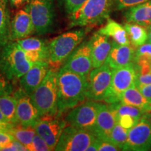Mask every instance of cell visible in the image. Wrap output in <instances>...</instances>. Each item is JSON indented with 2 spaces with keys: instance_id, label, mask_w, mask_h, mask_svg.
Here are the masks:
<instances>
[{
  "instance_id": "cell-27",
  "label": "cell",
  "mask_w": 151,
  "mask_h": 151,
  "mask_svg": "<svg viewBox=\"0 0 151 151\" xmlns=\"http://www.w3.org/2000/svg\"><path fill=\"white\" fill-rule=\"evenodd\" d=\"M9 133L14 136L15 139L18 140L24 146L27 147L28 151H32L33 138L36 134L35 128L32 127H13L9 130Z\"/></svg>"
},
{
  "instance_id": "cell-10",
  "label": "cell",
  "mask_w": 151,
  "mask_h": 151,
  "mask_svg": "<svg viewBox=\"0 0 151 151\" xmlns=\"http://www.w3.org/2000/svg\"><path fill=\"white\" fill-rule=\"evenodd\" d=\"M60 116L58 113L41 116L34 127L36 133L46 141L50 150H55L62 131L67 124Z\"/></svg>"
},
{
  "instance_id": "cell-15",
  "label": "cell",
  "mask_w": 151,
  "mask_h": 151,
  "mask_svg": "<svg viewBox=\"0 0 151 151\" xmlns=\"http://www.w3.org/2000/svg\"><path fill=\"white\" fill-rule=\"evenodd\" d=\"M117 123L118 115L114 104L101 103L93 129L95 137L101 140L110 141L111 133Z\"/></svg>"
},
{
  "instance_id": "cell-31",
  "label": "cell",
  "mask_w": 151,
  "mask_h": 151,
  "mask_svg": "<svg viewBox=\"0 0 151 151\" xmlns=\"http://www.w3.org/2000/svg\"><path fill=\"white\" fill-rule=\"evenodd\" d=\"M86 1L87 0H58L69 16L78 10Z\"/></svg>"
},
{
  "instance_id": "cell-34",
  "label": "cell",
  "mask_w": 151,
  "mask_h": 151,
  "mask_svg": "<svg viewBox=\"0 0 151 151\" xmlns=\"http://www.w3.org/2000/svg\"><path fill=\"white\" fill-rule=\"evenodd\" d=\"M12 87L11 86L10 81L7 78L0 66V95L5 94H11Z\"/></svg>"
},
{
  "instance_id": "cell-14",
  "label": "cell",
  "mask_w": 151,
  "mask_h": 151,
  "mask_svg": "<svg viewBox=\"0 0 151 151\" xmlns=\"http://www.w3.org/2000/svg\"><path fill=\"white\" fill-rule=\"evenodd\" d=\"M17 101V118L19 125L23 127H35L41 116L34 104L31 96L22 88L15 92Z\"/></svg>"
},
{
  "instance_id": "cell-11",
  "label": "cell",
  "mask_w": 151,
  "mask_h": 151,
  "mask_svg": "<svg viewBox=\"0 0 151 151\" xmlns=\"http://www.w3.org/2000/svg\"><path fill=\"white\" fill-rule=\"evenodd\" d=\"M112 73L113 69L106 62L90 71L87 90L88 99L103 101L106 92L111 84Z\"/></svg>"
},
{
  "instance_id": "cell-36",
  "label": "cell",
  "mask_w": 151,
  "mask_h": 151,
  "mask_svg": "<svg viewBox=\"0 0 151 151\" xmlns=\"http://www.w3.org/2000/svg\"><path fill=\"white\" fill-rule=\"evenodd\" d=\"M32 146V151H50V149L46 141L37 133L33 138Z\"/></svg>"
},
{
  "instance_id": "cell-44",
  "label": "cell",
  "mask_w": 151,
  "mask_h": 151,
  "mask_svg": "<svg viewBox=\"0 0 151 151\" xmlns=\"http://www.w3.org/2000/svg\"><path fill=\"white\" fill-rule=\"evenodd\" d=\"M147 29H148V42L151 43V24L148 27H147Z\"/></svg>"
},
{
  "instance_id": "cell-45",
  "label": "cell",
  "mask_w": 151,
  "mask_h": 151,
  "mask_svg": "<svg viewBox=\"0 0 151 151\" xmlns=\"http://www.w3.org/2000/svg\"><path fill=\"white\" fill-rule=\"evenodd\" d=\"M147 116H148V118L149 121H150V124H151V112L148 113V114H147Z\"/></svg>"
},
{
  "instance_id": "cell-25",
  "label": "cell",
  "mask_w": 151,
  "mask_h": 151,
  "mask_svg": "<svg viewBox=\"0 0 151 151\" xmlns=\"http://www.w3.org/2000/svg\"><path fill=\"white\" fill-rule=\"evenodd\" d=\"M0 110L8 121L16 127L18 125L17 118V101L14 95L5 94L0 95Z\"/></svg>"
},
{
  "instance_id": "cell-28",
  "label": "cell",
  "mask_w": 151,
  "mask_h": 151,
  "mask_svg": "<svg viewBox=\"0 0 151 151\" xmlns=\"http://www.w3.org/2000/svg\"><path fill=\"white\" fill-rule=\"evenodd\" d=\"M23 49L24 51L29 50H48V46L46 42L39 38L27 37L16 41Z\"/></svg>"
},
{
  "instance_id": "cell-24",
  "label": "cell",
  "mask_w": 151,
  "mask_h": 151,
  "mask_svg": "<svg viewBox=\"0 0 151 151\" xmlns=\"http://www.w3.org/2000/svg\"><path fill=\"white\" fill-rule=\"evenodd\" d=\"M129 37L130 43L134 48L141 46L148 41V29L140 24L133 22H126L124 25Z\"/></svg>"
},
{
  "instance_id": "cell-35",
  "label": "cell",
  "mask_w": 151,
  "mask_h": 151,
  "mask_svg": "<svg viewBox=\"0 0 151 151\" xmlns=\"http://www.w3.org/2000/svg\"><path fill=\"white\" fill-rule=\"evenodd\" d=\"M138 122L139 120L129 115H122L118 116V123L127 129L133 127L138 123Z\"/></svg>"
},
{
  "instance_id": "cell-38",
  "label": "cell",
  "mask_w": 151,
  "mask_h": 151,
  "mask_svg": "<svg viewBox=\"0 0 151 151\" xmlns=\"http://www.w3.org/2000/svg\"><path fill=\"white\" fill-rule=\"evenodd\" d=\"M98 139V138H97ZM99 140V148L98 151H118L121 150L118 146L113 144L111 141H103L98 139Z\"/></svg>"
},
{
  "instance_id": "cell-21",
  "label": "cell",
  "mask_w": 151,
  "mask_h": 151,
  "mask_svg": "<svg viewBox=\"0 0 151 151\" xmlns=\"http://www.w3.org/2000/svg\"><path fill=\"white\" fill-rule=\"evenodd\" d=\"M98 32L111 38L113 41L120 45H131L125 28L121 24L109 18L105 25L98 30Z\"/></svg>"
},
{
  "instance_id": "cell-33",
  "label": "cell",
  "mask_w": 151,
  "mask_h": 151,
  "mask_svg": "<svg viewBox=\"0 0 151 151\" xmlns=\"http://www.w3.org/2000/svg\"><path fill=\"white\" fill-rule=\"evenodd\" d=\"M146 1H148V0H114L113 7L117 11H121L145 2Z\"/></svg>"
},
{
  "instance_id": "cell-7",
  "label": "cell",
  "mask_w": 151,
  "mask_h": 151,
  "mask_svg": "<svg viewBox=\"0 0 151 151\" xmlns=\"http://www.w3.org/2000/svg\"><path fill=\"white\" fill-rule=\"evenodd\" d=\"M29 13L35 26V34L50 32L55 22V0H29Z\"/></svg>"
},
{
  "instance_id": "cell-37",
  "label": "cell",
  "mask_w": 151,
  "mask_h": 151,
  "mask_svg": "<svg viewBox=\"0 0 151 151\" xmlns=\"http://www.w3.org/2000/svg\"><path fill=\"white\" fill-rule=\"evenodd\" d=\"M4 151H28L27 147L24 146L22 143L19 142L18 140L14 139V141H11L9 144L4 147L1 149Z\"/></svg>"
},
{
  "instance_id": "cell-26",
  "label": "cell",
  "mask_w": 151,
  "mask_h": 151,
  "mask_svg": "<svg viewBox=\"0 0 151 151\" xmlns=\"http://www.w3.org/2000/svg\"><path fill=\"white\" fill-rule=\"evenodd\" d=\"M135 67L136 86L151 83V61L138 60L134 61Z\"/></svg>"
},
{
  "instance_id": "cell-9",
  "label": "cell",
  "mask_w": 151,
  "mask_h": 151,
  "mask_svg": "<svg viewBox=\"0 0 151 151\" xmlns=\"http://www.w3.org/2000/svg\"><path fill=\"white\" fill-rule=\"evenodd\" d=\"M91 131L66 126L62 131L55 150L86 151V149L96 139Z\"/></svg>"
},
{
  "instance_id": "cell-40",
  "label": "cell",
  "mask_w": 151,
  "mask_h": 151,
  "mask_svg": "<svg viewBox=\"0 0 151 151\" xmlns=\"http://www.w3.org/2000/svg\"><path fill=\"white\" fill-rule=\"evenodd\" d=\"M9 1L10 5L13 8L18 9L26 3H28L29 0H9Z\"/></svg>"
},
{
  "instance_id": "cell-12",
  "label": "cell",
  "mask_w": 151,
  "mask_h": 151,
  "mask_svg": "<svg viewBox=\"0 0 151 151\" xmlns=\"http://www.w3.org/2000/svg\"><path fill=\"white\" fill-rule=\"evenodd\" d=\"M151 150V124L144 114L136 125L129 129L127 142L122 150L147 151Z\"/></svg>"
},
{
  "instance_id": "cell-4",
  "label": "cell",
  "mask_w": 151,
  "mask_h": 151,
  "mask_svg": "<svg viewBox=\"0 0 151 151\" xmlns=\"http://www.w3.org/2000/svg\"><path fill=\"white\" fill-rule=\"evenodd\" d=\"M17 41H11L0 53V66L10 81L20 79L33 65Z\"/></svg>"
},
{
  "instance_id": "cell-18",
  "label": "cell",
  "mask_w": 151,
  "mask_h": 151,
  "mask_svg": "<svg viewBox=\"0 0 151 151\" xmlns=\"http://www.w3.org/2000/svg\"><path fill=\"white\" fill-rule=\"evenodd\" d=\"M135 50L131 45H120L113 41L111 51L105 62L113 69L125 67L134 62Z\"/></svg>"
},
{
  "instance_id": "cell-20",
  "label": "cell",
  "mask_w": 151,
  "mask_h": 151,
  "mask_svg": "<svg viewBox=\"0 0 151 151\" xmlns=\"http://www.w3.org/2000/svg\"><path fill=\"white\" fill-rule=\"evenodd\" d=\"M123 16L127 22L148 27L151 24V0L125 9Z\"/></svg>"
},
{
  "instance_id": "cell-3",
  "label": "cell",
  "mask_w": 151,
  "mask_h": 151,
  "mask_svg": "<svg viewBox=\"0 0 151 151\" xmlns=\"http://www.w3.org/2000/svg\"><path fill=\"white\" fill-rule=\"evenodd\" d=\"M114 0H87L82 6L69 16V27H94L109 18Z\"/></svg>"
},
{
  "instance_id": "cell-30",
  "label": "cell",
  "mask_w": 151,
  "mask_h": 151,
  "mask_svg": "<svg viewBox=\"0 0 151 151\" xmlns=\"http://www.w3.org/2000/svg\"><path fill=\"white\" fill-rule=\"evenodd\" d=\"M113 104H114L115 109H116L118 116H122V115H129L139 121L141 117L145 114L142 111L137 107L133 106L123 104L120 102Z\"/></svg>"
},
{
  "instance_id": "cell-29",
  "label": "cell",
  "mask_w": 151,
  "mask_h": 151,
  "mask_svg": "<svg viewBox=\"0 0 151 151\" xmlns=\"http://www.w3.org/2000/svg\"><path fill=\"white\" fill-rule=\"evenodd\" d=\"M128 134L129 129L117 123L111 133L110 141L122 150L124 144L127 142Z\"/></svg>"
},
{
  "instance_id": "cell-13",
  "label": "cell",
  "mask_w": 151,
  "mask_h": 151,
  "mask_svg": "<svg viewBox=\"0 0 151 151\" xmlns=\"http://www.w3.org/2000/svg\"><path fill=\"white\" fill-rule=\"evenodd\" d=\"M62 68L88 77L93 69L90 40L81 43L64 62Z\"/></svg>"
},
{
  "instance_id": "cell-23",
  "label": "cell",
  "mask_w": 151,
  "mask_h": 151,
  "mask_svg": "<svg viewBox=\"0 0 151 151\" xmlns=\"http://www.w3.org/2000/svg\"><path fill=\"white\" fill-rule=\"evenodd\" d=\"M11 24L8 0H0V48L11 41Z\"/></svg>"
},
{
  "instance_id": "cell-32",
  "label": "cell",
  "mask_w": 151,
  "mask_h": 151,
  "mask_svg": "<svg viewBox=\"0 0 151 151\" xmlns=\"http://www.w3.org/2000/svg\"><path fill=\"white\" fill-rule=\"evenodd\" d=\"M138 60H146L151 61V43L147 41L144 44L138 47L135 50L134 61Z\"/></svg>"
},
{
  "instance_id": "cell-8",
  "label": "cell",
  "mask_w": 151,
  "mask_h": 151,
  "mask_svg": "<svg viewBox=\"0 0 151 151\" xmlns=\"http://www.w3.org/2000/svg\"><path fill=\"white\" fill-rule=\"evenodd\" d=\"M101 103L90 100L71 109L66 117L68 125L93 132Z\"/></svg>"
},
{
  "instance_id": "cell-17",
  "label": "cell",
  "mask_w": 151,
  "mask_h": 151,
  "mask_svg": "<svg viewBox=\"0 0 151 151\" xmlns=\"http://www.w3.org/2000/svg\"><path fill=\"white\" fill-rule=\"evenodd\" d=\"M50 66L48 62H35L29 71L20 79L21 88L31 96L46 78Z\"/></svg>"
},
{
  "instance_id": "cell-22",
  "label": "cell",
  "mask_w": 151,
  "mask_h": 151,
  "mask_svg": "<svg viewBox=\"0 0 151 151\" xmlns=\"http://www.w3.org/2000/svg\"><path fill=\"white\" fill-rule=\"evenodd\" d=\"M120 103L137 107L145 114L151 112V104L147 101L136 86L130 87L124 92Z\"/></svg>"
},
{
  "instance_id": "cell-2",
  "label": "cell",
  "mask_w": 151,
  "mask_h": 151,
  "mask_svg": "<svg viewBox=\"0 0 151 151\" xmlns=\"http://www.w3.org/2000/svg\"><path fill=\"white\" fill-rule=\"evenodd\" d=\"M85 36L86 30L78 29L67 32L52 39L48 45L47 62L50 69L58 71L66 60L82 43Z\"/></svg>"
},
{
  "instance_id": "cell-6",
  "label": "cell",
  "mask_w": 151,
  "mask_h": 151,
  "mask_svg": "<svg viewBox=\"0 0 151 151\" xmlns=\"http://www.w3.org/2000/svg\"><path fill=\"white\" fill-rule=\"evenodd\" d=\"M134 65L129 64L125 67L113 69L112 78L103 101L106 104L120 102L122 94L130 87L136 86Z\"/></svg>"
},
{
  "instance_id": "cell-5",
  "label": "cell",
  "mask_w": 151,
  "mask_h": 151,
  "mask_svg": "<svg viewBox=\"0 0 151 151\" xmlns=\"http://www.w3.org/2000/svg\"><path fill=\"white\" fill-rule=\"evenodd\" d=\"M58 71L49 69L46 78L32 94L31 98L39 116L58 114Z\"/></svg>"
},
{
  "instance_id": "cell-19",
  "label": "cell",
  "mask_w": 151,
  "mask_h": 151,
  "mask_svg": "<svg viewBox=\"0 0 151 151\" xmlns=\"http://www.w3.org/2000/svg\"><path fill=\"white\" fill-rule=\"evenodd\" d=\"M93 69L103 65L108 58L112 47L109 37L97 32L90 39Z\"/></svg>"
},
{
  "instance_id": "cell-1",
  "label": "cell",
  "mask_w": 151,
  "mask_h": 151,
  "mask_svg": "<svg viewBox=\"0 0 151 151\" xmlns=\"http://www.w3.org/2000/svg\"><path fill=\"white\" fill-rule=\"evenodd\" d=\"M88 77L60 68L57 75L58 114L74 108L87 98Z\"/></svg>"
},
{
  "instance_id": "cell-43",
  "label": "cell",
  "mask_w": 151,
  "mask_h": 151,
  "mask_svg": "<svg viewBox=\"0 0 151 151\" xmlns=\"http://www.w3.org/2000/svg\"><path fill=\"white\" fill-rule=\"evenodd\" d=\"M11 129V128H9L7 126L4 125V124H0V131H4V132H9V130Z\"/></svg>"
},
{
  "instance_id": "cell-41",
  "label": "cell",
  "mask_w": 151,
  "mask_h": 151,
  "mask_svg": "<svg viewBox=\"0 0 151 151\" xmlns=\"http://www.w3.org/2000/svg\"><path fill=\"white\" fill-rule=\"evenodd\" d=\"M0 124L7 126V127H9V128H13L15 127L14 124H11L10 122L8 121V120H7L6 118L4 116V115L3 114V113L1 112V110H0Z\"/></svg>"
},
{
  "instance_id": "cell-42",
  "label": "cell",
  "mask_w": 151,
  "mask_h": 151,
  "mask_svg": "<svg viewBox=\"0 0 151 151\" xmlns=\"http://www.w3.org/2000/svg\"><path fill=\"white\" fill-rule=\"evenodd\" d=\"M98 148H99V140L97 138H96L95 140L88 147L86 151H98Z\"/></svg>"
},
{
  "instance_id": "cell-16",
  "label": "cell",
  "mask_w": 151,
  "mask_h": 151,
  "mask_svg": "<svg viewBox=\"0 0 151 151\" xmlns=\"http://www.w3.org/2000/svg\"><path fill=\"white\" fill-rule=\"evenodd\" d=\"M35 33V26L28 4L18 11L11 24V41L24 39Z\"/></svg>"
},
{
  "instance_id": "cell-39",
  "label": "cell",
  "mask_w": 151,
  "mask_h": 151,
  "mask_svg": "<svg viewBox=\"0 0 151 151\" xmlns=\"http://www.w3.org/2000/svg\"><path fill=\"white\" fill-rule=\"evenodd\" d=\"M147 101L151 104V83L137 86Z\"/></svg>"
}]
</instances>
